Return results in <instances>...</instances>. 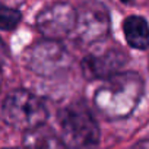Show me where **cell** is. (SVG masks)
Returning a JSON list of instances; mask_svg holds the SVG:
<instances>
[{
	"label": "cell",
	"instance_id": "7a4b0ae2",
	"mask_svg": "<svg viewBox=\"0 0 149 149\" xmlns=\"http://www.w3.org/2000/svg\"><path fill=\"white\" fill-rule=\"evenodd\" d=\"M67 148H91L100 143V127L92 111L81 101L66 105L57 116Z\"/></svg>",
	"mask_w": 149,
	"mask_h": 149
},
{
	"label": "cell",
	"instance_id": "277c9868",
	"mask_svg": "<svg viewBox=\"0 0 149 149\" xmlns=\"http://www.w3.org/2000/svg\"><path fill=\"white\" fill-rule=\"evenodd\" d=\"M73 58L58 40L45 38L35 42L26 53L28 69L41 78H57L72 67Z\"/></svg>",
	"mask_w": 149,
	"mask_h": 149
},
{
	"label": "cell",
	"instance_id": "8fae6325",
	"mask_svg": "<svg viewBox=\"0 0 149 149\" xmlns=\"http://www.w3.org/2000/svg\"><path fill=\"white\" fill-rule=\"evenodd\" d=\"M134 146H140V148H142V146H149V140H145V142H137Z\"/></svg>",
	"mask_w": 149,
	"mask_h": 149
},
{
	"label": "cell",
	"instance_id": "6da1fadb",
	"mask_svg": "<svg viewBox=\"0 0 149 149\" xmlns=\"http://www.w3.org/2000/svg\"><path fill=\"white\" fill-rule=\"evenodd\" d=\"M143 94V79L137 72H118L101 85L94 95V107L107 120L129 117Z\"/></svg>",
	"mask_w": 149,
	"mask_h": 149
},
{
	"label": "cell",
	"instance_id": "3957f363",
	"mask_svg": "<svg viewBox=\"0 0 149 149\" xmlns=\"http://www.w3.org/2000/svg\"><path fill=\"white\" fill-rule=\"evenodd\" d=\"M2 118L8 126L26 132L44 124L48 110L37 95L26 89H15L3 100Z\"/></svg>",
	"mask_w": 149,
	"mask_h": 149
},
{
	"label": "cell",
	"instance_id": "52a82bcc",
	"mask_svg": "<svg viewBox=\"0 0 149 149\" xmlns=\"http://www.w3.org/2000/svg\"><path fill=\"white\" fill-rule=\"evenodd\" d=\"M127 63V54L118 47H107L88 54L82 61V73L89 81L108 79Z\"/></svg>",
	"mask_w": 149,
	"mask_h": 149
},
{
	"label": "cell",
	"instance_id": "5b68a950",
	"mask_svg": "<svg viewBox=\"0 0 149 149\" xmlns=\"http://www.w3.org/2000/svg\"><path fill=\"white\" fill-rule=\"evenodd\" d=\"M110 31L108 9L100 0H85L78 9L74 37L82 44H94Z\"/></svg>",
	"mask_w": 149,
	"mask_h": 149
},
{
	"label": "cell",
	"instance_id": "ba28073f",
	"mask_svg": "<svg viewBox=\"0 0 149 149\" xmlns=\"http://www.w3.org/2000/svg\"><path fill=\"white\" fill-rule=\"evenodd\" d=\"M123 32L127 44L136 50L149 48V24L145 18L132 15L123 22Z\"/></svg>",
	"mask_w": 149,
	"mask_h": 149
},
{
	"label": "cell",
	"instance_id": "9c48e42d",
	"mask_svg": "<svg viewBox=\"0 0 149 149\" xmlns=\"http://www.w3.org/2000/svg\"><path fill=\"white\" fill-rule=\"evenodd\" d=\"M22 143L29 148H67L61 134H57L53 129L47 127L45 123L26 130L24 133Z\"/></svg>",
	"mask_w": 149,
	"mask_h": 149
},
{
	"label": "cell",
	"instance_id": "8992f818",
	"mask_svg": "<svg viewBox=\"0 0 149 149\" xmlns=\"http://www.w3.org/2000/svg\"><path fill=\"white\" fill-rule=\"evenodd\" d=\"M76 19L78 9L66 2H54L38 12L35 26L45 38L60 40L74 31Z\"/></svg>",
	"mask_w": 149,
	"mask_h": 149
},
{
	"label": "cell",
	"instance_id": "7c38bea8",
	"mask_svg": "<svg viewBox=\"0 0 149 149\" xmlns=\"http://www.w3.org/2000/svg\"><path fill=\"white\" fill-rule=\"evenodd\" d=\"M123 2H130V0H123Z\"/></svg>",
	"mask_w": 149,
	"mask_h": 149
},
{
	"label": "cell",
	"instance_id": "30bf717a",
	"mask_svg": "<svg viewBox=\"0 0 149 149\" xmlns=\"http://www.w3.org/2000/svg\"><path fill=\"white\" fill-rule=\"evenodd\" d=\"M22 19V13L18 9L2 6L0 9V29L2 31H13Z\"/></svg>",
	"mask_w": 149,
	"mask_h": 149
}]
</instances>
